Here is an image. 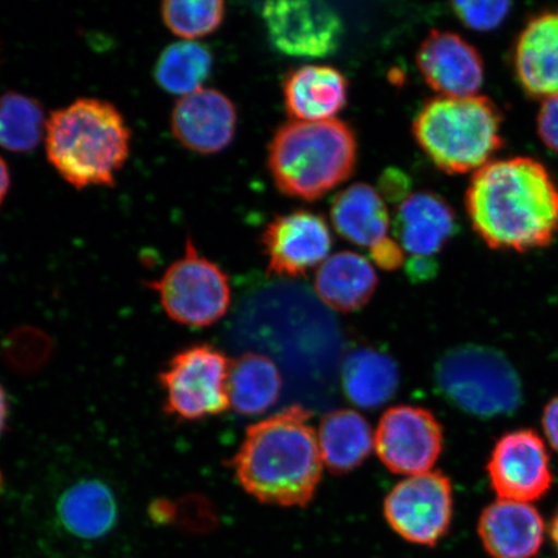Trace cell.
<instances>
[{
    "label": "cell",
    "instance_id": "cell-1",
    "mask_svg": "<svg viewBox=\"0 0 558 558\" xmlns=\"http://www.w3.org/2000/svg\"><path fill=\"white\" fill-rule=\"evenodd\" d=\"M474 232L493 250L549 246L558 233V187L539 160H492L474 172L465 193Z\"/></svg>",
    "mask_w": 558,
    "mask_h": 558
},
{
    "label": "cell",
    "instance_id": "cell-2",
    "mask_svg": "<svg viewBox=\"0 0 558 558\" xmlns=\"http://www.w3.org/2000/svg\"><path fill=\"white\" fill-rule=\"evenodd\" d=\"M311 416L294 404L247 428L230 466L260 504L305 507L316 495L324 460Z\"/></svg>",
    "mask_w": 558,
    "mask_h": 558
},
{
    "label": "cell",
    "instance_id": "cell-3",
    "mask_svg": "<svg viewBox=\"0 0 558 558\" xmlns=\"http://www.w3.org/2000/svg\"><path fill=\"white\" fill-rule=\"evenodd\" d=\"M132 132L114 104L82 97L48 117V162L75 190L114 187L128 162Z\"/></svg>",
    "mask_w": 558,
    "mask_h": 558
},
{
    "label": "cell",
    "instance_id": "cell-4",
    "mask_svg": "<svg viewBox=\"0 0 558 558\" xmlns=\"http://www.w3.org/2000/svg\"><path fill=\"white\" fill-rule=\"evenodd\" d=\"M357 153V137L343 121H292L271 138L268 166L279 192L313 202L352 177Z\"/></svg>",
    "mask_w": 558,
    "mask_h": 558
},
{
    "label": "cell",
    "instance_id": "cell-5",
    "mask_svg": "<svg viewBox=\"0 0 558 558\" xmlns=\"http://www.w3.org/2000/svg\"><path fill=\"white\" fill-rule=\"evenodd\" d=\"M501 117L486 96H438L418 111L413 134L437 169L449 174L478 171L501 146Z\"/></svg>",
    "mask_w": 558,
    "mask_h": 558
},
{
    "label": "cell",
    "instance_id": "cell-6",
    "mask_svg": "<svg viewBox=\"0 0 558 558\" xmlns=\"http://www.w3.org/2000/svg\"><path fill=\"white\" fill-rule=\"evenodd\" d=\"M435 381L445 400L478 418L511 416L523 402L518 369L504 352L485 345L450 349L437 361Z\"/></svg>",
    "mask_w": 558,
    "mask_h": 558
},
{
    "label": "cell",
    "instance_id": "cell-7",
    "mask_svg": "<svg viewBox=\"0 0 558 558\" xmlns=\"http://www.w3.org/2000/svg\"><path fill=\"white\" fill-rule=\"evenodd\" d=\"M156 291L167 316L184 326L207 327L226 316L232 290L219 265L201 255L191 236L184 255L156 281L145 282Z\"/></svg>",
    "mask_w": 558,
    "mask_h": 558
},
{
    "label": "cell",
    "instance_id": "cell-8",
    "mask_svg": "<svg viewBox=\"0 0 558 558\" xmlns=\"http://www.w3.org/2000/svg\"><path fill=\"white\" fill-rule=\"evenodd\" d=\"M229 372L227 355L213 345L195 344L174 354L158 375L166 414L193 422L226 413Z\"/></svg>",
    "mask_w": 558,
    "mask_h": 558
},
{
    "label": "cell",
    "instance_id": "cell-9",
    "mask_svg": "<svg viewBox=\"0 0 558 558\" xmlns=\"http://www.w3.org/2000/svg\"><path fill=\"white\" fill-rule=\"evenodd\" d=\"M452 514V484L439 471L402 480L384 500L388 525L417 546L436 547L448 535Z\"/></svg>",
    "mask_w": 558,
    "mask_h": 558
},
{
    "label": "cell",
    "instance_id": "cell-10",
    "mask_svg": "<svg viewBox=\"0 0 558 558\" xmlns=\"http://www.w3.org/2000/svg\"><path fill=\"white\" fill-rule=\"evenodd\" d=\"M260 15L270 44L292 58H327L339 50L344 34L338 11L316 0L264 3Z\"/></svg>",
    "mask_w": 558,
    "mask_h": 558
},
{
    "label": "cell",
    "instance_id": "cell-11",
    "mask_svg": "<svg viewBox=\"0 0 558 558\" xmlns=\"http://www.w3.org/2000/svg\"><path fill=\"white\" fill-rule=\"evenodd\" d=\"M498 499L533 505L554 487L546 441L533 429L507 432L495 442L486 465Z\"/></svg>",
    "mask_w": 558,
    "mask_h": 558
},
{
    "label": "cell",
    "instance_id": "cell-12",
    "mask_svg": "<svg viewBox=\"0 0 558 558\" xmlns=\"http://www.w3.org/2000/svg\"><path fill=\"white\" fill-rule=\"evenodd\" d=\"M442 448L441 423L432 411L410 404L388 409L375 432L380 462L403 476L430 472Z\"/></svg>",
    "mask_w": 558,
    "mask_h": 558
},
{
    "label": "cell",
    "instance_id": "cell-13",
    "mask_svg": "<svg viewBox=\"0 0 558 558\" xmlns=\"http://www.w3.org/2000/svg\"><path fill=\"white\" fill-rule=\"evenodd\" d=\"M260 241L270 274L284 277L304 276L323 264L332 247L326 220L306 209L276 216Z\"/></svg>",
    "mask_w": 558,
    "mask_h": 558
},
{
    "label": "cell",
    "instance_id": "cell-14",
    "mask_svg": "<svg viewBox=\"0 0 558 558\" xmlns=\"http://www.w3.org/2000/svg\"><path fill=\"white\" fill-rule=\"evenodd\" d=\"M416 65L427 85L445 97L476 96L483 87V56L456 33L432 31L417 48Z\"/></svg>",
    "mask_w": 558,
    "mask_h": 558
},
{
    "label": "cell",
    "instance_id": "cell-15",
    "mask_svg": "<svg viewBox=\"0 0 558 558\" xmlns=\"http://www.w3.org/2000/svg\"><path fill=\"white\" fill-rule=\"evenodd\" d=\"M171 132L183 148L211 156L228 148L236 130V109L215 88H201L180 97L171 113Z\"/></svg>",
    "mask_w": 558,
    "mask_h": 558
},
{
    "label": "cell",
    "instance_id": "cell-16",
    "mask_svg": "<svg viewBox=\"0 0 558 558\" xmlns=\"http://www.w3.org/2000/svg\"><path fill=\"white\" fill-rule=\"evenodd\" d=\"M477 534L492 558H534L546 539V522L533 505L497 499L481 512Z\"/></svg>",
    "mask_w": 558,
    "mask_h": 558
},
{
    "label": "cell",
    "instance_id": "cell-17",
    "mask_svg": "<svg viewBox=\"0 0 558 558\" xmlns=\"http://www.w3.org/2000/svg\"><path fill=\"white\" fill-rule=\"evenodd\" d=\"M514 72L529 96L558 95V10L529 20L513 53Z\"/></svg>",
    "mask_w": 558,
    "mask_h": 558
},
{
    "label": "cell",
    "instance_id": "cell-18",
    "mask_svg": "<svg viewBox=\"0 0 558 558\" xmlns=\"http://www.w3.org/2000/svg\"><path fill=\"white\" fill-rule=\"evenodd\" d=\"M395 234L413 256L434 257L458 230L457 215L448 201L430 192L409 195L397 208Z\"/></svg>",
    "mask_w": 558,
    "mask_h": 558
},
{
    "label": "cell",
    "instance_id": "cell-19",
    "mask_svg": "<svg viewBox=\"0 0 558 558\" xmlns=\"http://www.w3.org/2000/svg\"><path fill=\"white\" fill-rule=\"evenodd\" d=\"M349 85L337 68L304 65L291 70L283 81L284 107L299 122H324L345 108Z\"/></svg>",
    "mask_w": 558,
    "mask_h": 558
},
{
    "label": "cell",
    "instance_id": "cell-20",
    "mask_svg": "<svg viewBox=\"0 0 558 558\" xmlns=\"http://www.w3.org/2000/svg\"><path fill=\"white\" fill-rule=\"evenodd\" d=\"M56 515L74 538L96 541L113 532L120 519V505L108 484L99 478H85L62 492Z\"/></svg>",
    "mask_w": 558,
    "mask_h": 558
},
{
    "label": "cell",
    "instance_id": "cell-21",
    "mask_svg": "<svg viewBox=\"0 0 558 558\" xmlns=\"http://www.w3.org/2000/svg\"><path fill=\"white\" fill-rule=\"evenodd\" d=\"M378 288V275L366 257L343 251L326 259L314 278V289L324 303L343 313L365 306Z\"/></svg>",
    "mask_w": 558,
    "mask_h": 558
},
{
    "label": "cell",
    "instance_id": "cell-22",
    "mask_svg": "<svg viewBox=\"0 0 558 558\" xmlns=\"http://www.w3.org/2000/svg\"><path fill=\"white\" fill-rule=\"evenodd\" d=\"M331 221L348 242L372 248L388 236L389 211L380 193L367 184H353L332 201Z\"/></svg>",
    "mask_w": 558,
    "mask_h": 558
},
{
    "label": "cell",
    "instance_id": "cell-23",
    "mask_svg": "<svg viewBox=\"0 0 558 558\" xmlns=\"http://www.w3.org/2000/svg\"><path fill=\"white\" fill-rule=\"evenodd\" d=\"M318 445L324 465L333 474H347L369 457L375 448V435L357 411L335 410L320 421Z\"/></svg>",
    "mask_w": 558,
    "mask_h": 558
},
{
    "label": "cell",
    "instance_id": "cell-24",
    "mask_svg": "<svg viewBox=\"0 0 558 558\" xmlns=\"http://www.w3.org/2000/svg\"><path fill=\"white\" fill-rule=\"evenodd\" d=\"M341 383L348 400L361 409L387 403L400 386V369L387 353L361 348L349 354L341 367Z\"/></svg>",
    "mask_w": 558,
    "mask_h": 558
},
{
    "label": "cell",
    "instance_id": "cell-25",
    "mask_svg": "<svg viewBox=\"0 0 558 558\" xmlns=\"http://www.w3.org/2000/svg\"><path fill=\"white\" fill-rule=\"evenodd\" d=\"M282 379L275 362L259 353H244L230 362V407L242 415H260L277 403Z\"/></svg>",
    "mask_w": 558,
    "mask_h": 558
},
{
    "label": "cell",
    "instance_id": "cell-26",
    "mask_svg": "<svg viewBox=\"0 0 558 558\" xmlns=\"http://www.w3.org/2000/svg\"><path fill=\"white\" fill-rule=\"evenodd\" d=\"M213 68L214 56L207 46L194 40H180L159 54L155 80L165 93L183 97L204 88Z\"/></svg>",
    "mask_w": 558,
    "mask_h": 558
},
{
    "label": "cell",
    "instance_id": "cell-27",
    "mask_svg": "<svg viewBox=\"0 0 558 558\" xmlns=\"http://www.w3.org/2000/svg\"><path fill=\"white\" fill-rule=\"evenodd\" d=\"M44 105L25 94L10 90L0 97V146L24 155L38 148L46 136Z\"/></svg>",
    "mask_w": 558,
    "mask_h": 558
},
{
    "label": "cell",
    "instance_id": "cell-28",
    "mask_svg": "<svg viewBox=\"0 0 558 558\" xmlns=\"http://www.w3.org/2000/svg\"><path fill=\"white\" fill-rule=\"evenodd\" d=\"M160 17L173 35L194 40L219 29L226 17V3L221 0H172L160 5Z\"/></svg>",
    "mask_w": 558,
    "mask_h": 558
},
{
    "label": "cell",
    "instance_id": "cell-29",
    "mask_svg": "<svg viewBox=\"0 0 558 558\" xmlns=\"http://www.w3.org/2000/svg\"><path fill=\"white\" fill-rule=\"evenodd\" d=\"M3 354L7 362L19 372H35L50 357L51 340L38 330L20 329L4 341Z\"/></svg>",
    "mask_w": 558,
    "mask_h": 558
},
{
    "label": "cell",
    "instance_id": "cell-30",
    "mask_svg": "<svg viewBox=\"0 0 558 558\" xmlns=\"http://www.w3.org/2000/svg\"><path fill=\"white\" fill-rule=\"evenodd\" d=\"M453 13L462 23L476 32L497 29L511 12L509 2H456L451 4Z\"/></svg>",
    "mask_w": 558,
    "mask_h": 558
},
{
    "label": "cell",
    "instance_id": "cell-31",
    "mask_svg": "<svg viewBox=\"0 0 558 558\" xmlns=\"http://www.w3.org/2000/svg\"><path fill=\"white\" fill-rule=\"evenodd\" d=\"M173 525L184 532H208L215 525L213 507L199 495H187L174 501Z\"/></svg>",
    "mask_w": 558,
    "mask_h": 558
},
{
    "label": "cell",
    "instance_id": "cell-32",
    "mask_svg": "<svg viewBox=\"0 0 558 558\" xmlns=\"http://www.w3.org/2000/svg\"><path fill=\"white\" fill-rule=\"evenodd\" d=\"M536 124L542 142L558 153V95L543 100Z\"/></svg>",
    "mask_w": 558,
    "mask_h": 558
},
{
    "label": "cell",
    "instance_id": "cell-33",
    "mask_svg": "<svg viewBox=\"0 0 558 558\" xmlns=\"http://www.w3.org/2000/svg\"><path fill=\"white\" fill-rule=\"evenodd\" d=\"M369 257H372L376 267L386 271H393L402 267L404 250L399 242L387 236V239L369 248Z\"/></svg>",
    "mask_w": 558,
    "mask_h": 558
},
{
    "label": "cell",
    "instance_id": "cell-34",
    "mask_svg": "<svg viewBox=\"0 0 558 558\" xmlns=\"http://www.w3.org/2000/svg\"><path fill=\"white\" fill-rule=\"evenodd\" d=\"M411 181L401 170L388 169L379 180V193L383 199L400 202L409 197Z\"/></svg>",
    "mask_w": 558,
    "mask_h": 558
},
{
    "label": "cell",
    "instance_id": "cell-35",
    "mask_svg": "<svg viewBox=\"0 0 558 558\" xmlns=\"http://www.w3.org/2000/svg\"><path fill=\"white\" fill-rule=\"evenodd\" d=\"M438 269L437 260L430 256H413L407 263V275L413 283L430 281L437 276Z\"/></svg>",
    "mask_w": 558,
    "mask_h": 558
},
{
    "label": "cell",
    "instance_id": "cell-36",
    "mask_svg": "<svg viewBox=\"0 0 558 558\" xmlns=\"http://www.w3.org/2000/svg\"><path fill=\"white\" fill-rule=\"evenodd\" d=\"M542 428L550 448L558 453V395L544 407Z\"/></svg>",
    "mask_w": 558,
    "mask_h": 558
},
{
    "label": "cell",
    "instance_id": "cell-37",
    "mask_svg": "<svg viewBox=\"0 0 558 558\" xmlns=\"http://www.w3.org/2000/svg\"><path fill=\"white\" fill-rule=\"evenodd\" d=\"M149 519L158 526L173 525L174 501L166 498H157L148 508Z\"/></svg>",
    "mask_w": 558,
    "mask_h": 558
},
{
    "label": "cell",
    "instance_id": "cell-38",
    "mask_svg": "<svg viewBox=\"0 0 558 558\" xmlns=\"http://www.w3.org/2000/svg\"><path fill=\"white\" fill-rule=\"evenodd\" d=\"M11 187V172L9 169V165H7L5 160L0 157V206L3 205V202L9 195Z\"/></svg>",
    "mask_w": 558,
    "mask_h": 558
},
{
    "label": "cell",
    "instance_id": "cell-39",
    "mask_svg": "<svg viewBox=\"0 0 558 558\" xmlns=\"http://www.w3.org/2000/svg\"><path fill=\"white\" fill-rule=\"evenodd\" d=\"M9 399H7L5 390L2 386H0V436L3 435V432L7 427V422H9Z\"/></svg>",
    "mask_w": 558,
    "mask_h": 558
},
{
    "label": "cell",
    "instance_id": "cell-40",
    "mask_svg": "<svg viewBox=\"0 0 558 558\" xmlns=\"http://www.w3.org/2000/svg\"><path fill=\"white\" fill-rule=\"evenodd\" d=\"M549 536L553 541L555 548L558 550V508L556 509L553 520L549 523Z\"/></svg>",
    "mask_w": 558,
    "mask_h": 558
},
{
    "label": "cell",
    "instance_id": "cell-41",
    "mask_svg": "<svg viewBox=\"0 0 558 558\" xmlns=\"http://www.w3.org/2000/svg\"><path fill=\"white\" fill-rule=\"evenodd\" d=\"M2 487H3V474H2V472H0V492H2Z\"/></svg>",
    "mask_w": 558,
    "mask_h": 558
}]
</instances>
